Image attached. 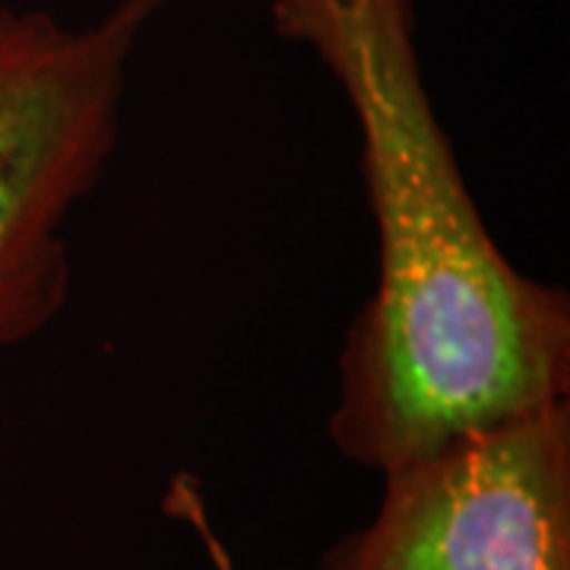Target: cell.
Instances as JSON below:
<instances>
[{
  "label": "cell",
  "mask_w": 570,
  "mask_h": 570,
  "mask_svg": "<svg viewBox=\"0 0 570 570\" xmlns=\"http://www.w3.org/2000/svg\"><path fill=\"white\" fill-rule=\"evenodd\" d=\"M165 0H118L70 26L0 3V348L70 302V219L118 149L130 67Z\"/></svg>",
  "instance_id": "obj_2"
},
{
  "label": "cell",
  "mask_w": 570,
  "mask_h": 570,
  "mask_svg": "<svg viewBox=\"0 0 570 570\" xmlns=\"http://www.w3.org/2000/svg\"><path fill=\"white\" fill-rule=\"evenodd\" d=\"M362 137L377 285L340 355L330 441L374 472L564 403L570 298L504 257L425 89L409 0H276Z\"/></svg>",
  "instance_id": "obj_1"
},
{
  "label": "cell",
  "mask_w": 570,
  "mask_h": 570,
  "mask_svg": "<svg viewBox=\"0 0 570 570\" xmlns=\"http://www.w3.org/2000/svg\"><path fill=\"white\" fill-rule=\"evenodd\" d=\"M381 479L374 517L314 570H570L568 400Z\"/></svg>",
  "instance_id": "obj_3"
}]
</instances>
